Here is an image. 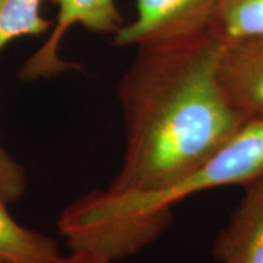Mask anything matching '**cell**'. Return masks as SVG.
<instances>
[{
	"label": "cell",
	"mask_w": 263,
	"mask_h": 263,
	"mask_svg": "<svg viewBox=\"0 0 263 263\" xmlns=\"http://www.w3.org/2000/svg\"><path fill=\"white\" fill-rule=\"evenodd\" d=\"M136 49L117 87L124 153L106 190L151 196L201 166L248 120L222 82L226 44L215 34L188 44Z\"/></svg>",
	"instance_id": "obj_1"
},
{
	"label": "cell",
	"mask_w": 263,
	"mask_h": 263,
	"mask_svg": "<svg viewBox=\"0 0 263 263\" xmlns=\"http://www.w3.org/2000/svg\"><path fill=\"white\" fill-rule=\"evenodd\" d=\"M263 171V117L250 120L228 143L171 188L151 196L93 190L76 199L60 218L74 224L172 222L173 206L221 186L244 185Z\"/></svg>",
	"instance_id": "obj_2"
},
{
	"label": "cell",
	"mask_w": 263,
	"mask_h": 263,
	"mask_svg": "<svg viewBox=\"0 0 263 263\" xmlns=\"http://www.w3.org/2000/svg\"><path fill=\"white\" fill-rule=\"evenodd\" d=\"M218 0H136V17L114 34V45L167 47L213 34Z\"/></svg>",
	"instance_id": "obj_3"
},
{
	"label": "cell",
	"mask_w": 263,
	"mask_h": 263,
	"mask_svg": "<svg viewBox=\"0 0 263 263\" xmlns=\"http://www.w3.org/2000/svg\"><path fill=\"white\" fill-rule=\"evenodd\" d=\"M58 8L54 27L47 41L29 57L18 72L20 80L37 82L78 68L60 57V45L74 25L99 34H115L124 25L115 0H51Z\"/></svg>",
	"instance_id": "obj_4"
},
{
	"label": "cell",
	"mask_w": 263,
	"mask_h": 263,
	"mask_svg": "<svg viewBox=\"0 0 263 263\" xmlns=\"http://www.w3.org/2000/svg\"><path fill=\"white\" fill-rule=\"evenodd\" d=\"M244 186L241 201L213 244L219 263H263V171Z\"/></svg>",
	"instance_id": "obj_5"
},
{
	"label": "cell",
	"mask_w": 263,
	"mask_h": 263,
	"mask_svg": "<svg viewBox=\"0 0 263 263\" xmlns=\"http://www.w3.org/2000/svg\"><path fill=\"white\" fill-rule=\"evenodd\" d=\"M221 77L230 100L246 120L263 117V39L226 45Z\"/></svg>",
	"instance_id": "obj_6"
},
{
	"label": "cell",
	"mask_w": 263,
	"mask_h": 263,
	"mask_svg": "<svg viewBox=\"0 0 263 263\" xmlns=\"http://www.w3.org/2000/svg\"><path fill=\"white\" fill-rule=\"evenodd\" d=\"M0 199V263H55L60 259L58 241L17 224Z\"/></svg>",
	"instance_id": "obj_7"
},
{
	"label": "cell",
	"mask_w": 263,
	"mask_h": 263,
	"mask_svg": "<svg viewBox=\"0 0 263 263\" xmlns=\"http://www.w3.org/2000/svg\"><path fill=\"white\" fill-rule=\"evenodd\" d=\"M213 34L226 45L263 39V0H218Z\"/></svg>",
	"instance_id": "obj_8"
},
{
	"label": "cell",
	"mask_w": 263,
	"mask_h": 263,
	"mask_svg": "<svg viewBox=\"0 0 263 263\" xmlns=\"http://www.w3.org/2000/svg\"><path fill=\"white\" fill-rule=\"evenodd\" d=\"M42 0H0V51L24 35H41L50 31L54 20L41 15Z\"/></svg>",
	"instance_id": "obj_9"
},
{
	"label": "cell",
	"mask_w": 263,
	"mask_h": 263,
	"mask_svg": "<svg viewBox=\"0 0 263 263\" xmlns=\"http://www.w3.org/2000/svg\"><path fill=\"white\" fill-rule=\"evenodd\" d=\"M27 189V176L22 164L0 143V199L5 203L17 202Z\"/></svg>",
	"instance_id": "obj_10"
},
{
	"label": "cell",
	"mask_w": 263,
	"mask_h": 263,
	"mask_svg": "<svg viewBox=\"0 0 263 263\" xmlns=\"http://www.w3.org/2000/svg\"><path fill=\"white\" fill-rule=\"evenodd\" d=\"M55 263H106V262H101L99 261V259L89 257V256L71 254L70 256H67V257H61L58 262Z\"/></svg>",
	"instance_id": "obj_11"
}]
</instances>
